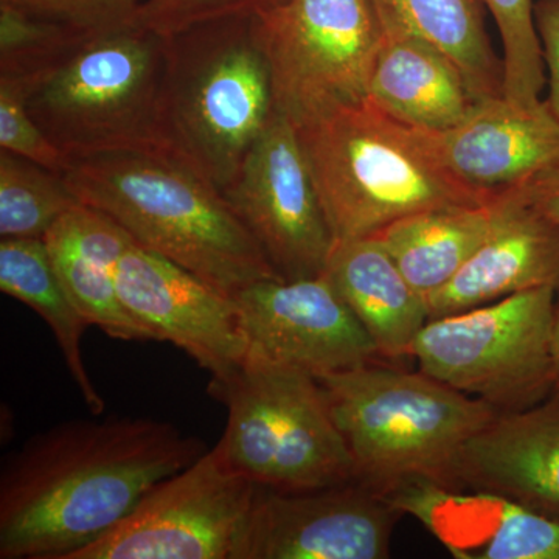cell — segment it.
<instances>
[{
	"label": "cell",
	"instance_id": "13",
	"mask_svg": "<svg viewBox=\"0 0 559 559\" xmlns=\"http://www.w3.org/2000/svg\"><path fill=\"white\" fill-rule=\"evenodd\" d=\"M234 300L252 358L316 378L382 359L362 323L323 274L261 280L238 290Z\"/></svg>",
	"mask_w": 559,
	"mask_h": 559
},
{
	"label": "cell",
	"instance_id": "26",
	"mask_svg": "<svg viewBox=\"0 0 559 559\" xmlns=\"http://www.w3.org/2000/svg\"><path fill=\"white\" fill-rule=\"evenodd\" d=\"M502 44L503 97L520 105L543 100L547 84L533 0H480Z\"/></svg>",
	"mask_w": 559,
	"mask_h": 559
},
{
	"label": "cell",
	"instance_id": "8",
	"mask_svg": "<svg viewBox=\"0 0 559 559\" xmlns=\"http://www.w3.org/2000/svg\"><path fill=\"white\" fill-rule=\"evenodd\" d=\"M558 290H525L471 310L429 319L411 349L419 370L511 414L554 392Z\"/></svg>",
	"mask_w": 559,
	"mask_h": 559
},
{
	"label": "cell",
	"instance_id": "9",
	"mask_svg": "<svg viewBox=\"0 0 559 559\" xmlns=\"http://www.w3.org/2000/svg\"><path fill=\"white\" fill-rule=\"evenodd\" d=\"M257 17L275 110L297 130L366 100L382 40L371 0H286Z\"/></svg>",
	"mask_w": 559,
	"mask_h": 559
},
{
	"label": "cell",
	"instance_id": "3",
	"mask_svg": "<svg viewBox=\"0 0 559 559\" xmlns=\"http://www.w3.org/2000/svg\"><path fill=\"white\" fill-rule=\"evenodd\" d=\"M355 465V480L390 498L415 484L463 491L466 443L498 417L425 371L381 360L316 378Z\"/></svg>",
	"mask_w": 559,
	"mask_h": 559
},
{
	"label": "cell",
	"instance_id": "20",
	"mask_svg": "<svg viewBox=\"0 0 559 559\" xmlns=\"http://www.w3.org/2000/svg\"><path fill=\"white\" fill-rule=\"evenodd\" d=\"M323 275L347 301L382 359L393 362L411 356L428 323V304L377 237L336 242Z\"/></svg>",
	"mask_w": 559,
	"mask_h": 559
},
{
	"label": "cell",
	"instance_id": "18",
	"mask_svg": "<svg viewBox=\"0 0 559 559\" xmlns=\"http://www.w3.org/2000/svg\"><path fill=\"white\" fill-rule=\"evenodd\" d=\"M55 271L90 325L114 340L156 341L121 304L117 270L131 235L100 210L76 205L44 235Z\"/></svg>",
	"mask_w": 559,
	"mask_h": 559
},
{
	"label": "cell",
	"instance_id": "10",
	"mask_svg": "<svg viewBox=\"0 0 559 559\" xmlns=\"http://www.w3.org/2000/svg\"><path fill=\"white\" fill-rule=\"evenodd\" d=\"M259 488L212 448L72 559H230Z\"/></svg>",
	"mask_w": 559,
	"mask_h": 559
},
{
	"label": "cell",
	"instance_id": "27",
	"mask_svg": "<svg viewBox=\"0 0 559 559\" xmlns=\"http://www.w3.org/2000/svg\"><path fill=\"white\" fill-rule=\"evenodd\" d=\"M499 520L466 559H559V521L496 499Z\"/></svg>",
	"mask_w": 559,
	"mask_h": 559
},
{
	"label": "cell",
	"instance_id": "11",
	"mask_svg": "<svg viewBox=\"0 0 559 559\" xmlns=\"http://www.w3.org/2000/svg\"><path fill=\"white\" fill-rule=\"evenodd\" d=\"M223 194L280 278L325 272L336 241L299 131L277 110Z\"/></svg>",
	"mask_w": 559,
	"mask_h": 559
},
{
	"label": "cell",
	"instance_id": "5",
	"mask_svg": "<svg viewBox=\"0 0 559 559\" xmlns=\"http://www.w3.org/2000/svg\"><path fill=\"white\" fill-rule=\"evenodd\" d=\"M162 119L168 150L229 187L275 114L257 14L168 35Z\"/></svg>",
	"mask_w": 559,
	"mask_h": 559
},
{
	"label": "cell",
	"instance_id": "21",
	"mask_svg": "<svg viewBox=\"0 0 559 559\" xmlns=\"http://www.w3.org/2000/svg\"><path fill=\"white\" fill-rule=\"evenodd\" d=\"M506 193L484 204L450 205L414 213L371 235L404 277L428 299L443 288L484 245L506 207Z\"/></svg>",
	"mask_w": 559,
	"mask_h": 559
},
{
	"label": "cell",
	"instance_id": "17",
	"mask_svg": "<svg viewBox=\"0 0 559 559\" xmlns=\"http://www.w3.org/2000/svg\"><path fill=\"white\" fill-rule=\"evenodd\" d=\"M539 288L559 293V224L513 189L484 245L426 304L437 319Z\"/></svg>",
	"mask_w": 559,
	"mask_h": 559
},
{
	"label": "cell",
	"instance_id": "15",
	"mask_svg": "<svg viewBox=\"0 0 559 559\" xmlns=\"http://www.w3.org/2000/svg\"><path fill=\"white\" fill-rule=\"evenodd\" d=\"M426 135L455 178L489 198L524 186L559 159V121L546 100L481 98L455 127Z\"/></svg>",
	"mask_w": 559,
	"mask_h": 559
},
{
	"label": "cell",
	"instance_id": "31",
	"mask_svg": "<svg viewBox=\"0 0 559 559\" xmlns=\"http://www.w3.org/2000/svg\"><path fill=\"white\" fill-rule=\"evenodd\" d=\"M535 24L549 86L546 103L559 121V0H538L535 3Z\"/></svg>",
	"mask_w": 559,
	"mask_h": 559
},
{
	"label": "cell",
	"instance_id": "16",
	"mask_svg": "<svg viewBox=\"0 0 559 559\" xmlns=\"http://www.w3.org/2000/svg\"><path fill=\"white\" fill-rule=\"evenodd\" d=\"M459 476L463 489L559 521V395L499 414L466 443Z\"/></svg>",
	"mask_w": 559,
	"mask_h": 559
},
{
	"label": "cell",
	"instance_id": "23",
	"mask_svg": "<svg viewBox=\"0 0 559 559\" xmlns=\"http://www.w3.org/2000/svg\"><path fill=\"white\" fill-rule=\"evenodd\" d=\"M382 28L428 40L462 70L477 100L503 95V61L491 46L480 0H371Z\"/></svg>",
	"mask_w": 559,
	"mask_h": 559
},
{
	"label": "cell",
	"instance_id": "19",
	"mask_svg": "<svg viewBox=\"0 0 559 559\" xmlns=\"http://www.w3.org/2000/svg\"><path fill=\"white\" fill-rule=\"evenodd\" d=\"M367 100L388 116L425 131L455 127L477 98L462 70L439 47L401 28H382Z\"/></svg>",
	"mask_w": 559,
	"mask_h": 559
},
{
	"label": "cell",
	"instance_id": "29",
	"mask_svg": "<svg viewBox=\"0 0 559 559\" xmlns=\"http://www.w3.org/2000/svg\"><path fill=\"white\" fill-rule=\"evenodd\" d=\"M81 35H95L138 20L143 0H0Z\"/></svg>",
	"mask_w": 559,
	"mask_h": 559
},
{
	"label": "cell",
	"instance_id": "6",
	"mask_svg": "<svg viewBox=\"0 0 559 559\" xmlns=\"http://www.w3.org/2000/svg\"><path fill=\"white\" fill-rule=\"evenodd\" d=\"M168 38L139 20L86 36L27 90V106L70 160L168 150L162 119Z\"/></svg>",
	"mask_w": 559,
	"mask_h": 559
},
{
	"label": "cell",
	"instance_id": "14",
	"mask_svg": "<svg viewBox=\"0 0 559 559\" xmlns=\"http://www.w3.org/2000/svg\"><path fill=\"white\" fill-rule=\"evenodd\" d=\"M121 304L146 326L156 342L183 349L212 381L237 371L248 358L234 297L132 242L117 270Z\"/></svg>",
	"mask_w": 559,
	"mask_h": 559
},
{
	"label": "cell",
	"instance_id": "22",
	"mask_svg": "<svg viewBox=\"0 0 559 559\" xmlns=\"http://www.w3.org/2000/svg\"><path fill=\"white\" fill-rule=\"evenodd\" d=\"M0 290L38 312L60 345L70 377L79 388L91 414L105 411V400L87 373L83 358V336L87 326L70 299L46 242L40 238H2L0 241Z\"/></svg>",
	"mask_w": 559,
	"mask_h": 559
},
{
	"label": "cell",
	"instance_id": "24",
	"mask_svg": "<svg viewBox=\"0 0 559 559\" xmlns=\"http://www.w3.org/2000/svg\"><path fill=\"white\" fill-rule=\"evenodd\" d=\"M81 202L62 173L0 151V237L40 238Z\"/></svg>",
	"mask_w": 559,
	"mask_h": 559
},
{
	"label": "cell",
	"instance_id": "1",
	"mask_svg": "<svg viewBox=\"0 0 559 559\" xmlns=\"http://www.w3.org/2000/svg\"><path fill=\"white\" fill-rule=\"evenodd\" d=\"M209 451L154 418L72 419L2 463L0 559H72Z\"/></svg>",
	"mask_w": 559,
	"mask_h": 559
},
{
	"label": "cell",
	"instance_id": "33",
	"mask_svg": "<svg viewBox=\"0 0 559 559\" xmlns=\"http://www.w3.org/2000/svg\"><path fill=\"white\" fill-rule=\"evenodd\" d=\"M551 395H559V293L557 307H555L554 323V392Z\"/></svg>",
	"mask_w": 559,
	"mask_h": 559
},
{
	"label": "cell",
	"instance_id": "30",
	"mask_svg": "<svg viewBox=\"0 0 559 559\" xmlns=\"http://www.w3.org/2000/svg\"><path fill=\"white\" fill-rule=\"evenodd\" d=\"M286 0H143L138 20L168 36L202 22L257 14Z\"/></svg>",
	"mask_w": 559,
	"mask_h": 559
},
{
	"label": "cell",
	"instance_id": "12",
	"mask_svg": "<svg viewBox=\"0 0 559 559\" xmlns=\"http://www.w3.org/2000/svg\"><path fill=\"white\" fill-rule=\"evenodd\" d=\"M403 513L358 480L259 488L230 559H385Z\"/></svg>",
	"mask_w": 559,
	"mask_h": 559
},
{
	"label": "cell",
	"instance_id": "32",
	"mask_svg": "<svg viewBox=\"0 0 559 559\" xmlns=\"http://www.w3.org/2000/svg\"><path fill=\"white\" fill-rule=\"evenodd\" d=\"M522 198L559 224V159L518 187Z\"/></svg>",
	"mask_w": 559,
	"mask_h": 559
},
{
	"label": "cell",
	"instance_id": "25",
	"mask_svg": "<svg viewBox=\"0 0 559 559\" xmlns=\"http://www.w3.org/2000/svg\"><path fill=\"white\" fill-rule=\"evenodd\" d=\"M86 36L0 2V79L27 91Z\"/></svg>",
	"mask_w": 559,
	"mask_h": 559
},
{
	"label": "cell",
	"instance_id": "7",
	"mask_svg": "<svg viewBox=\"0 0 559 559\" xmlns=\"http://www.w3.org/2000/svg\"><path fill=\"white\" fill-rule=\"evenodd\" d=\"M227 407L216 447L261 488L308 491L355 480L352 455L316 377L248 356L230 377L210 381Z\"/></svg>",
	"mask_w": 559,
	"mask_h": 559
},
{
	"label": "cell",
	"instance_id": "2",
	"mask_svg": "<svg viewBox=\"0 0 559 559\" xmlns=\"http://www.w3.org/2000/svg\"><path fill=\"white\" fill-rule=\"evenodd\" d=\"M62 175L81 204L227 296L280 278L223 191L170 150L81 157Z\"/></svg>",
	"mask_w": 559,
	"mask_h": 559
},
{
	"label": "cell",
	"instance_id": "28",
	"mask_svg": "<svg viewBox=\"0 0 559 559\" xmlns=\"http://www.w3.org/2000/svg\"><path fill=\"white\" fill-rule=\"evenodd\" d=\"M0 148L64 173L70 159L40 130L27 106V91L16 81L0 79Z\"/></svg>",
	"mask_w": 559,
	"mask_h": 559
},
{
	"label": "cell",
	"instance_id": "4",
	"mask_svg": "<svg viewBox=\"0 0 559 559\" xmlns=\"http://www.w3.org/2000/svg\"><path fill=\"white\" fill-rule=\"evenodd\" d=\"M297 131L336 242L371 237L425 210L498 198L465 186L444 167L425 130L367 98Z\"/></svg>",
	"mask_w": 559,
	"mask_h": 559
}]
</instances>
